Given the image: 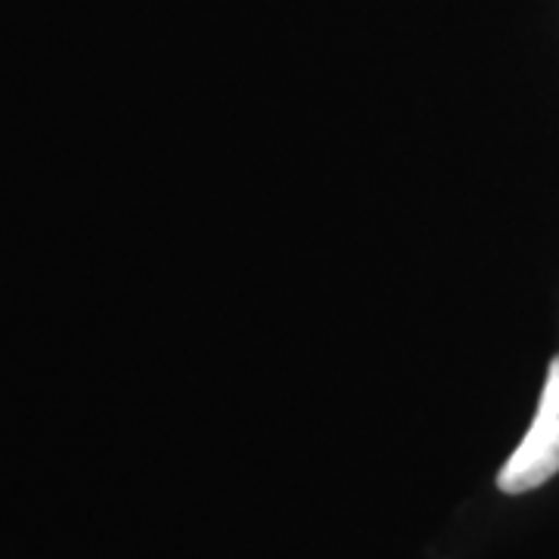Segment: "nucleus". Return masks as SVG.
I'll use <instances>...</instances> for the list:
<instances>
[{"label": "nucleus", "instance_id": "nucleus-1", "mask_svg": "<svg viewBox=\"0 0 559 559\" xmlns=\"http://www.w3.org/2000/svg\"><path fill=\"white\" fill-rule=\"evenodd\" d=\"M559 473V355L547 367V380L540 389L538 414L532 419L520 448L510 454L498 473L503 495H525Z\"/></svg>", "mask_w": 559, "mask_h": 559}]
</instances>
